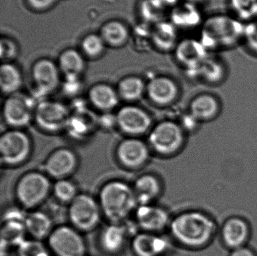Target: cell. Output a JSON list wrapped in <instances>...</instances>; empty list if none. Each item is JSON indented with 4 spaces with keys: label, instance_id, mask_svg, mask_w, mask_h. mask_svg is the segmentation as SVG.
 Wrapping results in <instances>:
<instances>
[{
    "label": "cell",
    "instance_id": "cell-5",
    "mask_svg": "<svg viewBox=\"0 0 257 256\" xmlns=\"http://www.w3.org/2000/svg\"><path fill=\"white\" fill-rule=\"evenodd\" d=\"M148 142L150 147L158 154L170 155L181 149L185 142V134L177 123L165 120L151 129Z\"/></svg>",
    "mask_w": 257,
    "mask_h": 256
},
{
    "label": "cell",
    "instance_id": "cell-35",
    "mask_svg": "<svg viewBox=\"0 0 257 256\" xmlns=\"http://www.w3.org/2000/svg\"><path fill=\"white\" fill-rule=\"evenodd\" d=\"M1 47V58L3 60L12 59L17 54L16 45L8 39H2L0 42Z\"/></svg>",
    "mask_w": 257,
    "mask_h": 256
},
{
    "label": "cell",
    "instance_id": "cell-25",
    "mask_svg": "<svg viewBox=\"0 0 257 256\" xmlns=\"http://www.w3.org/2000/svg\"><path fill=\"white\" fill-rule=\"evenodd\" d=\"M22 75L14 65L4 64L0 69V87L5 94H12L20 89L22 85Z\"/></svg>",
    "mask_w": 257,
    "mask_h": 256
},
{
    "label": "cell",
    "instance_id": "cell-33",
    "mask_svg": "<svg viewBox=\"0 0 257 256\" xmlns=\"http://www.w3.org/2000/svg\"><path fill=\"white\" fill-rule=\"evenodd\" d=\"M245 35L248 47L257 55V20L246 27Z\"/></svg>",
    "mask_w": 257,
    "mask_h": 256
},
{
    "label": "cell",
    "instance_id": "cell-20",
    "mask_svg": "<svg viewBox=\"0 0 257 256\" xmlns=\"http://www.w3.org/2000/svg\"><path fill=\"white\" fill-rule=\"evenodd\" d=\"M248 228L245 220L231 218L226 220L222 229L224 242L228 246L236 249L241 247L247 239Z\"/></svg>",
    "mask_w": 257,
    "mask_h": 256
},
{
    "label": "cell",
    "instance_id": "cell-14",
    "mask_svg": "<svg viewBox=\"0 0 257 256\" xmlns=\"http://www.w3.org/2000/svg\"><path fill=\"white\" fill-rule=\"evenodd\" d=\"M146 92L154 104L165 106L175 101L178 95V88L170 78L157 77L146 85Z\"/></svg>",
    "mask_w": 257,
    "mask_h": 256
},
{
    "label": "cell",
    "instance_id": "cell-2",
    "mask_svg": "<svg viewBox=\"0 0 257 256\" xmlns=\"http://www.w3.org/2000/svg\"><path fill=\"white\" fill-rule=\"evenodd\" d=\"M171 234L186 246L197 247L210 241L216 232L215 221L199 211L182 213L171 220Z\"/></svg>",
    "mask_w": 257,
    "mask_h": 256
},
{
    "label": "cell",
    "instance_id": "cell-27",
    "mask_svg": "<svg viewBox=\"0 0 257 256\" xmlns=\"http://www.w3.org/2000/svg\"><path fill=\"white\" fill-rule=\"evenodd\" d=\"M25 223L16 221L2 222L1 240L9 246H19L25 239L27 234Z\"/></svg>",
    "mask_w": 257,
    "mask_h": 256
},
{
    "label": "cell",
    "instance_id": "cell-37",
    "mask_svg": "<svg viewBox=\"0 0 257 256\" xmlns=\"http://www.w3.org/2000/svg\"><path fill=\"white\" fill-rule=\"evenodd\" d=\"M231 256H255L250 249L245 247H238L234 250Z\"/></svg>",
    "mask_w": 257,
    "mask_h": 256
},
{
    "label": "cell",
    "instance_id": "cell-30",
    "mask_svg": "<svg viewBox=\"0 0 257 256\" xmlns=\"http://www.w3.org/2000/svg\"><path fill=\"white\" fill-rule=\"evenodd\" d=\"M40 241L35 239H25L17 246L19 256H50L47 248Z\"/></svg>",
    "mask_w": 257,
    "mask_h": 256
},
{
    "label": "cell",
    "instance_id": "cell-19",
    "mask_svg": "<svg viewBox=\"0 0 257 256\" xmlns=\"http://www.w3.org/2000/svg\"><path fill=\"white\" fill-rule=\"evenodd\" d=\"M27 232L33 239L42 240L49 237L52 232L53 222L49 215L40 210L28 213L25 220Z\"/></svg>",
    "mask_w": 257,
    "mask_h": 256
},
{
    "label": "cell",
    "instance_id": "cell-1",
    "mask_svg": "<svg viewBox=\"0 0 257 256\" xmlns=\"http://www.w3.org/2000/svg\"><path fill=\"white\" fill-rule=\"evenodd\" d=\"M98 200L103 215L110 223L125 221L138 206L133 186L120 180H110L103 185Z\"/></svg>",
    "mask_w": 257,
    "mask_h": 256
},
{
    "label": "cell",
    "instance_id": "cell-15",
    "mask_svg": "<svg viewBox=\"0 0 257 256\" xmlns=\"http://www.w3.org/2000/svg\"><path fill=\"white\" fill-rule=\"evenodd\" d=\"M170 247L166 237L155 233L144 231L136 234L132 240V247L138 256H158Z\"/></svg>",
    "mask_w": 257,
    "mask_h": 256
},
{
    "label": "cell",
    "instance_id": "cell-16",
    "mask_svg": "<svg viewBox=\"0 0 257 256\" xmlns=\"http://www.w3.org/2000/svg\"><path fill=\"white\" fill-rule=\"evenodd\" d=\"M32 75L38 89L42 92H51L59 84V69L49 60L38 61L33 67Z\"/></svg>",
    "mask_w": 257,
    "mask_h": 256
},
{
    "label": "cell",
    "instance_id": "cell-36",
    "mask_svg": "<svg viewBox=\"0 0 257 256\" xmlns=\"http://www.w3.org/2000/svg\"><path fill=\"white\" fill-rule=\"evenodd\" d=\"M57 0H27L30 7L36 10H45L54 5Z\"/></svg>",
    "mask_w": 257,
    "mask_h": 256
},
{
    "label": "cell",
    "instance_id": "cell-17",
    "mask_svg": "<svg viewBox=\"0 0 257 256\" xmlns=\"http://www.w3.org/2000/svg\"><path fill=\"white\" fill-rule=\"evenodd\" d=\"M130 236L126 228L122 222L110 223L100 232V247L105 252L110 254H115L122 249Z\"/></svg>",
    "mask_w": 257,
    "mask_h": 256
},
{
    "label": "cell",
    "instance_id": "cell-9",
    "mask_svg": "<svg viewBox=\"0 0 257 256\" xmlns=\"http://www.w3.org/2000/svg\"><path fill=\"white\" fill-rule=\"evenodd\" d=\"M120 164L128 169H137L145 165L150 156V146L135 137L122 140L115 150Z\"/></svg>",
    "mask_w": 257,
    "mask_h": 256
},
{
    "label": "cell",
    "instance_id": "cell-31",
    "mask_svg": "<svg viewBox=\"0 0 257 256\" xmlns=\"http://www.w3.org/2000/svg\"><path fill=\"white\" fill-rule=\"evenodd\" d=\"M105 42L102 37L91 34L83 40L82 48L87 56L95 57L99 56L104 50Z\"/></svg>",
    "mask_w": 257,
    "mask_h": 256
},
{
    "label": "cell",
    "instance_id": "cell-32",
    "mask_svg": "<svg viewBox=\"0 0 257 256\" xmlns=\"http://www.w3.org/2000/svg\"><path fill=\"white\" fill-rule=\"evenodd\" d=\"M230 4L240 17L248 19L257 15V0H230Z\"/></svg>",
    "mask_w": 257,
    "mask_h": 256
},
{
    "label": "cell",
    "instance_id": "cell-12",
    "mask_svg": "<svg viewBox=\"0 0 257 256\" xmlns=\"http://www.w3.org/2000/svg\"><path fill=\"white\" fill-rule=\"evenodd\" d=\"M135 212L136 223L144 231L158 232L170 224L168 212L152 204L139 205Z\"/></svg>",
    "mask_w": 257,
    "mask_h": 256
},
{
    "label": "cell",
    "instance_id": "cell-6",
    "mask_svg": "<svg viewBox=\"0 0 257 256\" xmlns=\"http://www.w3.org/2000/svg\"><path fill=\"white\" fill-rule=\"evenodd\" d=\"M32 150L31 140L21 130H9L0 137V159L6 166L23 164L29 159Z\"/></svg>",
    "mask_w": 257,
    "mask_h": 256
},
{
    "label": "cell",
    "instance_id": "cell-18",
    "mask_svg": "<svg viewBox=\"0 0 257 256\" xmlns=\"http://www.w3.org/2000/svg\"><path fill=\"white\" fill-rule=\"evenodd\" d=\"M133 188L138 205L151 204L161 192L160 180L151 174L141 175L135 180Z\"/></svg>",
    "mask_w": 257,
    "mask_h": 256
},
{
    "label": "cell",
    "instance_id": "cell-29",
    "mask_svg": "<svg viewBox=\"0 0 257 256\" xmlns=\"http://www.w3.org/2000/svg\"><path fill=\"white\" fill-rule=\"evenodd\" d=\"M52 191L55 198L60 202L69 204L79 194L76 185L67 179L57 180L52 187Z\"/></svg>",
    "mask_w": 257,
    "mask_h": 256
},
{
    "label": "cell",
    "instance_id": "cell-10",
    "mask_svg": "<svg viewBox=\"0 0 257 256\" xmlns=\"http://www.w3.org/2000/svg\"><path fill=\"white\" fill-rule=\"evenodd\" d=\"M115 121L123 132L132 136L145 134L152 125L150 115L143 109L135 106L122 107L118 112Z\"/></svg>",
    "mask_w": 257,
    "mask_h": 256
},
{
    "label": "cell",
    "instance_id": "cell-26",
    "mask_svg": "<svg viewBox=\"0 0 257 256\" xmlns=\"http://www.w3.org/2000/svg\"><path fill=\"white\" fill-rule=\"evenodd\" d=\"M146 92V85L140 78H125L118 85V94L127 101H136L141 99Z\"/></svg>",
    "mask_w": 257,
    "mask_h": 256
},
{
    "label": "cell",
    "instance_id": "cell-23",
    "mask_svg": "<svg viewBox=\"0 0 257 256\" xmlns=\"http://www.w3.org/2000/svg\"><path fill=\"white\" fill-rule=\"evenodd\" d=\"M60 70L70 79H76L81 74L85 67V62L82 55L76 50H65L59 58Z\"/></svg>",
    "mask_w": 257,
    "mask_h": 256
},
{
    "label": "cell",
    "instance_id": "cell-34",
    "mask_svg": "<svg viewBox=\"0 0 257 256\" xmlns=\"http://www.w3.org/2000/svg\"><path fill=\"white\" fill-rule=\"evenodd\" d=\"M26 213L19 208L12 207L5 210L2 216V222L16 221L25 223L26 220Z\"/></svg>",
    "mask_w": 257,
    "mask_h": 256
},
{
    "label": "cell",
    "instance_id": "cell-8",
    "mask_svg": "<svg viewBox=\"0 0 257 256\" xmlns=\"http://www.w3.org/2000/svg\"><path fill=\"white\" fill-rule=\"evenodd\" d=\"M35 119L45 131L57 132L69 124V114L66 107L60 103L44 102L35 110Z\"/></svg>",
    "mask_w": 257,
    "mask_h": 256
},
{
    "label": "cell",
    "instance_id": "cell-21",
    "mask_svg": "<svg viewBox=\"0 0 257 256\" xmlns=\"http://www.w3.org/2000/svg\"><path fill=\"white\" fill-rule=\"evenodd\" d=\"M219 104L215 97L210 94L198 95L190 104L191 115L201 121L212 119L219 111Z\"/></svg>",
    "mask_w": 257,
    "mask_h": 256
},
{
    "label": "cell",
    "instance_id": "cell-28",
    "mask_svg": "<svg viewBox=\"0 0 257 256\" xmlns=\"http://www.w3.org/2000/svg\"><path fill=\"white\" fill-rule=\"evenodd\" d=\"M127 28L122 23L112 21L102 27L101 37L105 43L113 47H119L124 44L128 39Z\"/></svg>",
    "mask_w": 257,
    "mask_h": 256
},
{
    "label": "cell",
    "instance_id": "cell-24",
    "mask_svg": "<svg viewBox=\"0 0 257 256\" xmlns=\"http://www.w3.org/2000/svg\"><path fill=\"white\" fill-rule=\"evenodd\" d=\"M177 56L179 60L189 66L198 67L205 61L203 48L193 40H186L178 47Z\"/></svg>",
    "mask_w": 257,
    "mask_h": 256
},
{
    "label": "cell",
    "instance_id": "cell-13",
    "mask_svg": "<svg viewBox=\"0 0 257 256\" xmlns=\"http://www.w3.org/2000/svg\"><path fill=\"white\" fill-rule=\"evenodd\" d=\"M4 116L10 126L20 128L26 126L32 119L31 105L28 100L20 95H12L5 102Z\"/></svg>",
    "mask_w": 257,
    "mask_h": 256
},
{
    "label": "cell",
    "instance_id": "cell-3",
    "mask_svg": "<svg viewBox=\"0 0 257 256\" xmlns=\"http://www.w3.org/2000/svg\"><path fill=\"white\" fill-rule=\"evenodd\" d=\"M52 190L49 176L44 173L32 171L23 175L15 186V195L25 209H34L47 199Z\"/></svg>",
    "mask_w": 257,
    "mask_h": 256
},
{
    "label": "cell",
    "instance_id": "cell-4",
    "mask_svg": "<svg viewBox=\"0 0 257 256\" xmlns=\"http://www.w3.org/2000/svg\"><path fill=\"white\" fill-rule=\"evenodd\" d=\"M103 215L99 200L91 195L79 194L69 204L68 217L80 232H89L99 224Z\"/></svg>",
    "mask_w": 257,
    "mask_h": 256
},
{
    "label": "cell",
    "instance_id": "cell-7",
    "mask_svg": "<svg viewBox=\"0 0 257 256\" xmlns=\"http://www.w3.org/2000/svg\"><path fill=\"white\" fill-rule=\"evenodd\" d=\"M50 250L56 256H85L86 244L80 231L69 225L54 228L47 238Z\"/></svg>",
    "mask_w": 257,
    "mask_h": 256
},
{
    "label": "cell",
    "instance_id": "cell-22",
    "mask_svg": "<svg viewBox=\"0 0 257 256\" xmlns=\"http://www.w3.org/2000/svg\"><path fill=\"white\" fill-rule=\"evenodd\" d=\"M90 102L100 110L114 109L119 103V94L112 87L107 84H97L89 92Z\"/></svg>",
    "mask_w": 257,
    "mask_h": 256
},
{
    "label": "cell",
    "instance_id": "cell-11",
    "mask_svg": "<svg viewBox=\"0 0 257 256\" xmlns=\"http://www.w3.org/2000/svg\"><path fill=\"white\" fill-rule=\"evenodd\" d=\"M77 164V157L73 150L67 148H60L47 157L44 167L48 176L59 180L67 179L75 171Z\"/></svg>",
    "mask_w": 257,
    "mask_h": 256
}]
</instances>
